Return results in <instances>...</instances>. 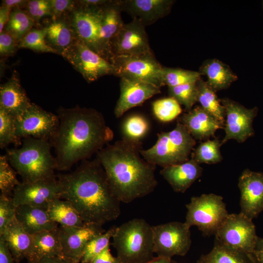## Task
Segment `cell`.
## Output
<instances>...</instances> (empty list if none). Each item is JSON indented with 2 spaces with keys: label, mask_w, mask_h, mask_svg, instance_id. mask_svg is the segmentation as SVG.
<instances>
[{
  "label": "cell",
  "mask_w": 263,
  "mask_h": 263,
  "mask_svg": "<svg viewBox=\"0 0 263 263\" xmlns=\"http://www.w3.org/2000/svg\"><path fill=\"white\" fill-rule=\"evenodd\" d=\"M57 113L59 124L49 141L55 149L58 170H67L89 159L113 138L103 115L94 109L60 108Z\"/></svg>",
  "instance_id": "6da1fadb"
},
{
  "label": "cell",
  "mask_w": 263,
  "mask_h": 263,
  "mask_svg": "<svg viewBox=\"0 0 263 263\" xmlns=\"http://www.w3.org/2000/svg\"><path fill=\"white\" fill-rule=\"evenodd\" d=\"M60 199L69 202L85 224H104L115 220L120 202L113 194L105 172L96 158L82 161L73 171L60 174Z\"/></svg>",
  "instance_id": "7a4b0ae2"
},
{
  "label": "cell",
  "mask_w": 263,
  "mask_h": 263,
  "mask_svg": "<svg viewBox=\"0 0 263 263\" xmlns=\"http://www.w3.org/2000/svg\"><path fill=\"white\" fill-rule=\"evenodd\" d=\"M142 142L123 138L96 153L110 188L120 202L129 203L153 192L158 185L156 166L140 153Z\"/></svg>",
  "instance_id": "3957f363"
},
{
  "label": "cell",
  "mask_w": 263,
  "mask_h": 263,
  "mask_svg": "<svg viewBox=\"0 0 263 263\" xmlns=\"http://www.w3.org/2000/svg\"><path fill=\"white\" fill-rule=\"evenodd\" d=\"M51 147L49 140L27 137L23 138L21 147L7 149L5 155L22 182H32L56 177Z\"/></svg>",
  "instance_id": "277c9868"
},
{
  "label": "cell",
  "mask_w": 263,
  "mask_h": 263,
  "mask_svg": "<svg viewBox=\"0 0 263 263\" xmlns=\"http://www.w3.org/2000/svg\"><path fill=\"white\" fill-rule=\"evenodd\" d=\"M112 238L122 263H145L154 258L152 227L143 219L134 218L115 227Z\"/></svg>",
  "instance_id": "5b68a950"
},
{
  "label": "cell",
  "mask_w": 263,
  "mask_h": 263,
  "mask_svg": "<svg viewBox=\"0 0 263 263\" xmlns=\"http://www.w3.org/2000/svg\"><path fill=\"white\" fill-rule=\"evenodd\" d=\"M195 144V139L178 121L172 130L158 133L155 144L148 149H142L140 153L149 162L163 168L189 160Z\"/></svg>",
  "instance_id": "8992f818"
},
{
  "label": "cell",
  "mask_w": 263,
  "mask_h": 263,
  "mask_svg": "<svg viewBox=\"0 0 263 263\" xmlns=\"http://www.w3.org/2000/svg\"><path fill=\"white\" fill-rule=\"evenodd\" d=\"M186 208L185 224L196 226L207 236L215 235L229 214L223 197L213 193L191 197Z\"/></svg>",
  "instance_id": "52a82bcc"
},
{
  "label": "cell",
  "mask_w": 263,
  "mask_h": 263,
  "mask_svg": "<svg viewBox=\"0 0 263 263\" xmlns=\"http://www.w3.org/2000/svg\"><path fill=\"white\" fill-rule=\"evenodd\" d=\"M215 241L252 254L258 237L252 219L240 212L229 214L215 235Z\"/></svg>",
  "instance_id": "ba28073f"
},
{
  "label": "cell",
  "mask_w": 263,
  "mask_h": 263,
  "mask_svg": "<svg viewBox=\"0 0 263 263\" xmlns=\"http://www.w3.org/2000/svg\"><path fill=\"white\" fill-rule=\"evenodd\" d=\"M111 62L115 67L116 76L149 83L160 88L164 86L163 66L152 52L140 56H114Z\"/></svg>",
  "instance_id": "9c48e42d"
},
{
  "label": "cell",
  "mask_w": 263,
  "mask_h": 263,
  "mask_svg": "<svg viewBox=\"0 0 263 263\" xmlns=\"http://www.w3.org/2000/svg\"><path fill=\"white\" fill-rule=\"evenodd\" d=\"M88 82L106 75H115V67L110 61L76 39L61 54Z\"/></svg>",
  "instance_id": "30bf717a"
},
{
  "label": "cell",
  "mask_w": 263,
  "mask_h": 263,
  "mask_svg": "<svg viewBox=\"0 0 263 263\" xmlns=\"http://www.w3.org/2000/svg\"><path fill=\"white\" fill-rule=\"evenodd\" d=\"M153 251L158 257L185 256L191 244L190 228L185 223L171 222L152 226Z\"/></svg>",
  "instance_id": "8fae6325"
},
{
  "label": "cell",
  "mask_w": 263,
  "mask_h": 263,
  "mask_svg": "<svg viewBox=\"0 0 263 263\" xmlns=\"http://www.w3.org/2000/svg\"><path fill=\"white\" fill-rule=\"evenodd\" d=\"M59 124L58 116L32 103L28 109L16 118L17 136L32 137L50 140Z\"/></svg>",
  "instance_id": "7c38bea8"
},
{
  "label": "cell",
  "mask_w": 263,
  "mask_h": 263,
  "mask_svg": "<svg viewBox=\"0 0 263 263\" xmlns=\"http://www.w3.org/2000/svg\"><path fill=\"white\" fill-rule=\"evenodd\" d=\"M110 51L112 59L114 56H140L152 52L145 26L141 21L133 19L124 23L111 40Z\"/></svg>",
  "instance_id": "4fadbf2b"
},
{
  "label": "cell",
  "mask_w": 263,
  "mask_h": 263,
  "mask_svg": "<svg viewBox=\"0 0 263 263\" xmlns=\"http://www.w3.org/2000/svg\"><path fill=\"white\" fill-rule=\"evenodd\" d=\"M61 187L55 177L32 182H21L14 189L12 200L17 207L27 205L48 208L49 204L60 198Z\"/></svg>",
  "instance_id": "5bb4252c"
},
{
  "label": "cell",
  "mask_w": 263,
  "mask_h": 263,
  "mask_svg": "<svg viewBox=\"0 0 263 263\" xmlns=\"http://www.w3.org/2000/svg\"><path fill=\"white\" fill-rule=\"evenodd\" d=\"M226 115L225 136L222 145L230 139L243 143L253 136V121L257 115L258 108L247 109L228 98L220 100Z\"/></svg>",
  "instance_id": "9a60e30c"
},
{
  "label": "cell",
  "mask_w": 263,
  "mask_h": 263,
  "mask_svg": "<svg viewBox=\"0 0 263 263\" xmlns=\"http://www.w3.org/2000/svg\"><path fill=\"white\" fill-rule=\"evenodd\" d=\"M105 8L92 9L78 5L70 12L69 17L76 39L101 56L99 38L101 17Z\"/></svg>",
  "instance_id": "2e32d148"
},
{
  "label": "cell",
  "mask_w": 263,
  "mask_h": 263,
  "mask_svg": "<svg viewBox=\"0 0 263 263\" xmlns=\"http://www.w3.org/2000/svg\"><path fill=\"white\" fill-rule=\"evenodd\" d=\"M58 228L63 257L74 263H80L89 242L105 232L102 226L95 224Z\"/></svg>",
  "instance_id": "e0dca14e"
},
{
  "label": "cell",
  "mask_w": 263,
  "mask_h": 263,
  "mask_svg": "<svg viewBox=\"0 0 263 263\" xmlns=\"http://www.w3.org/2000/svg\"><path fill=\"white\" fill-rule=\"evenodd\" d=\"M241 213L248 218H256L263 211V173L248 169L239 178Z\"/></svg>",
  "instance_id": "ac0fdd59"
},
{
  "label": "cell",
  "mask_w": 263,
  "mask_h": 263,
  "mask_svg": "<svg viewBox=\"0 0 263 263\" xmlns=\"http://www.w3.org/2000/svg\"><path fill=\"white\" fill-rule=\"evenodd\" d=\"M120 78V94L114 110L117 118L161 93V88L153 84L125 78Z\"/></svg>",
  "instance_id": "d6986e66"
},
{
  "label": "cell",
  "mask_w": 263,
  "mask_h": 263,
  "mask_svg": "<svg viewBox=\"0 0 263 263\" xmlns=\"http://www.w3.org/2000/svg\"><path fill=\"white\" fill-rule=\"evenodd\" d=\"M121 10L145 26L151 25L169 13L170 0H120Z\"/></svg>",
  "instance_id": "ffe728a7"
},
{
  "label": "cell",
  "mask_w": 263,
  "mask_h": 263,
  "mask_svg": "<svg viewBox=\"0 0 263 263\" xmlns=\"http://www.w3.org/2000/svg\"><path fill=\"white\" fill-rule=\"evenodd\" d=\"M31 102L22 87L18 73H13L8 81L0 86V109L15 118L21 116Z\"/></svg>",
  "instance_id": "44dd1931"
},
{
  "label": "cell",
  "mask_w": 263,
  "mask_h": 263,
  "mask_svg": "<svg viewBox=\"0 0 263 263\" xmlns=\"http://www.w3.org/2000/svg\"><path fill=\"white\" fill-rule=\"evenodd\" d=\"M197 140L207 139L214 136L216 131L223 124L201 106H197L183 113L178 120Z\"/></svg>",
  "instance_id": "7402d4cb"
},
{
  "label": "cell",
  "mask_w": 263,
  "mask_h": 263,
  "mask_svg": "<svg viewBox=\"0 0 263 263\" xmlns=\"http://www.w3.org/2000/svg\"><path fill=\"white\" fill-rule=\"evenodd\" d=\"M120 0H113L102 12L99 43L102 57L111 62L110 43L124 23L122 19Z\"/></svg>",
  "instance_id": "603a6c76"
},
{
  "label": "cell",
  "mask_w": 263,
  "mask_h": 263,
  "mask_svg": "<svg viewBox=\"0 0 263 263\" xmlns=\"http://www.w3.org/2000/svg\"><path fill=\"white\" fill-rule=\"evenodd\" d=\"M203 169L194 159L163 168L161 175L177 192H185L202 174Z\"/></svg>",
  "instance_id": "cb8c5ba5"
},
{
  "label": "cell",
  "mask_w": 263,
  "mask_h": 263,
  "mask_svg": "<svg viewBox=\"0 0 263 263\" xmlns=\"http://www.w3.org/2000/svg\"><path fill=\"white\" fill-rule=\"evenodd\" d=\"M53 257H63L58 227L32 235L26 259L28 263H37L44 258Z\"/></svg>",
  "instance_id": "d4e9b609"
},
{
  "label": "cell",
  "mask_w": 263,
  "mask_h": 263,
  "mask_svg": "<svg viewBox=\"0 0 263 263\" xmlns=\"http://www.w3.org/2000/svg\"><path fill=\"white\" fill-rule=\"evenodd\" d=\"M15 218L31 235L55 229L58 225L51 220L47 208L27 205L16 207Z\"/></svg>",
  "instance_id": "484cf974"
},
{
  "label": "cell",
  "mask_w": 263,
  "mask_h": 263,
  "mask_svg": "<svg viewBox=\"0 0 263 263\" xmlns=\"http://www.w3.org/2000/svg\"><path fill=\"white\" fill-rule=\"evenodd\" d=\"M0 238L6 242L16 263L26 259L31 245L32 235L24 230L16 218L8 225Z\"/></svg>",
  "instance_id": "4316f807"
},
{
  "label": "cell",
  "mask_w": 263,
  "mask_h": 263,
  "mask_svg": "<svg viewBox=\"0 0 263 263\" xmlns=\"http://www.w3.org/2000/svg\"><path fill=\"white\" fill-rule=\"evenodd\" d=\"M200 71L201 75L207 76V84L215 92L228 88L238 79L228 65L216 59L206 60Z\"/></svg>",
  "instance_id": "83f0119b"
},
{
  "label": "cell",
  "mask_w": 263,
  "mask_h": 263,
  "mask_svg": "<svg viewBox=\"0 0 263 263\" xmlns=\"http://www.w3.org/2000/svg\"><path fill=\"white\" fill-rule=\"evenodd\" d=\"M45 28L46 43L58 54L61 55L76 39L69 17L53 20Z\"/></svg>",
  "instance_id": "f1b7e54d"
},
{
  "label": "cell",
  "mask_w": 263,
  "mask_h": 263,
  "mask_svg": "<svg viewBox=\"0 0 263 263\" xmlns=\"http://www.w3.org/2000/svg\"><path fill=\"white\" fill-rule=\"evenodd\" d=\"M197 263H256L252 254L239 251L216 241L211 251L202 255Z\"/></svg>",
  "instance_id": "f546056e"
},
{
  "label": "cell",
  "mask_w": 263,
  "mask_h": 263,
  "mask_svg": "<svg viewBox=\"0 0 263 263\" xmlns=\"http://www.w3.org/2000/svg\"><path fill=\"white\" fill-rule=\"evenodd\" d=\"M47 212L50 219L63 227H80L84 225L80 215L68 201L56 198L49 205Z\"/></svg>",
  "instance_id": "4dcf8cb0"
},
{
  "label": "cell",
  "mask_w": 263,
  "mask_h": 263,
  "mask_svg": "<svg viewBox=\"0 0 263 263\" xmlns=\"http://www.w3.org/2000/svg\"><path fill=\"white\" fill-rule=\"evenodd\" d=\"M197 101L201 107L224 125L225 110L215 92L201 78L197 82Z\"/></svg>",
  "instance_id": "1f68e13d"
},
{
  "label": "cell",
  "mask_w": 263,
  "mask_h": 263,
  "mask_svg": "<svg viewBox=\"0 0 263 263\" xmlns=\"http://www.w3.org/2000/svg\"><path fill=\"white\" fill-rule=\"evenodd\" d=\"M34 24V21L25 11L15 8L12 10L9 19L3 30L10 34L19 43L33 28Z\"/></svg>",
  "instance_id": "d6a6232c"
},
{
  "label": "cell",
  "mask_w": 263,
  "mask_h": 263,
  "mask_svg": "<svg viewBox=\"0 0 263 263\" xmlns=\"http://www.w3.org/2000/svg\"><path fill=\"white\" fill-rule=\"evenodd\" d=\"M149 130V123L144 117L138 114L130 116L122 124L123 138L131 141L141 142Z\"/></svg>",
  "instance_id": "836d02e7"
},
{
  "label": "cell",
  "mask_w": 263,
  "mask_h": 263,
  "mask_svg": "<svg viewBox=\"0 0 263 263\" xmlns=\"http://www.w3.org/2000/svg\"><path fill=\"white\" fill-rule=\"evenodd\" d=\"M222 145L219 139L207 140L201 143L195 150L192 156L198 164H216L222 160L220 148Z\"/></svg>",
  "instance_id": "e575fe53"
},
{
  "label": "cell",
  "mask_w": 263,
  "mask_h": 263,
  "mask_svg": "<svg viewBox=\"0 0 263 263\" xmlns=\"http://www.w3.org/2000/svg\"><path fill=\"white\" fill-rule=\"evenodd\" d=\"M200 72L179 68L163 67V84L168 87L197 82L201 78Z\"/></svg>",
  "instance_id": "d590c367"
},
{
  "label": "cell",
  "mask_w": 263,
  "mask_h": 263,
  "mask_svg": "<svg viewBox=\"0 0 263 263\" xmlns=\"http://www.w3.org/2000/svg\"><path fill=\"white\" fill-rule=\"evenodd\" d=\"M46 29L32 28L18 43V48H26L37 52L57 54L45 40Z\"/></svg>",
  "instance_id": "8d00e7d4"
},
{
  "label": "cell",
  "mask_w": 263,
  "mask_h": 263,
  "mask_svg": "<svg viewBox=\"0 0 263 263\" xmlns=\"http://www.w3.org/2000/svg\"><path fill=\"white\" fill-rule=\"evenodd\" d=\"M11 144L16 147L21 144V139L17 135L16 118L0 109V148H5Z\"/></svg>",
  "instance_id": "74e56055"
},
{
  "label": "cell",
  "mask_w": 263,
  "mask_h": 263,
  "mask_svg": "<svg viewBox=\"0 0 263 263\" xmlns=\"http://www.w3.org/2000/svg\"><path fill=\"white\" fill-rule=\"evenodd\" d=\"M152 109L155 117L164 122L173 120L182 113L179 103L170 96L154 101Z\"/></svg>",
  "instance_id": "f35d334b"
},
{
  "label": "cell",
  "mask_w": 263,
  "mask_h": 263,
  "mask_svg": "<svg viewBox=\"0 0 263 263\" xmlns=\"http://www.w3.org/2000/svg\"><path fill=\"white\" fill-rule=\"evenodd\" d=\"M170 97L174 98L185 109L189 111L197 101L198 88L197 82L189 83L169 87Z\"/></svg>",
  "instance_id": "ab89813d"
},
{
  "label": "cell",
  "mask_w": 263,
  "mask_h": 263,
  "mask_svg": "<svg viewBox=\"0 0 263 263\" xmlns=\"http://www.w3.org/2000/svg\"><path fill=\"white\" fill-rule=\"evenodd\" d=\"M17 172L10 165L6 155L0 156V194L12 197L15 188L20 184L17 178Z\"/></svg>",
  "instance_id": "60d3db41"
},
{
  "label": "cell",
  "mask_w": 263,
  "mask_h": 263,
  "mask_svg": "<svg viewBox=\"0 0 263 263\" xmlns=\"http://www.w3.org/2000/svg\"><path fill=\"white\" fill-rule=\"evenodd\" d=\"M115 227L99 234L87 244L80 263H91L94 258L110 245V240L113 234Z\"/></svg>",
  "instance_id": "b9f144b4"
},
{
  "label": "cell",
  "mask_w": 263,
  "mask_h": 263,
  "mask_svg": "<svg viewBox=\"0 0 263 263\" xmlns=\"http://www.w3.org/2000/svg\"><path fill=\"white\" fill-rule=\"evenodd\" d=\"M16 207L12 197L0 196V236L4 232L8 225L15 219Z\"/></svg>",
  "instance_id": "7bdbcfd3"
},
{
  "label": "cell",
  "mask_w": 263,
  "mask_h": 263,
  "mask_svg": "<svg viewBox=\"0 0 263 263\" xmlns=\"http://www.w3.org/2000/svg\"><path fill=\"white\" fill-rule=\"evenodd\" d=\"M25 7V11L35 22L46 16L52 17L49 0H28Z\"/></svg>",
  "instance_id": "ee69618b"
},
{
  "label": "cell",
  "mask_w": 263,
  "mask_h": 263,
  "mask_svg": "<svg viewBox=\"0 0 263 263\" xmlns=\"http://www.w3.org/2000/svg\"><path fill=\"white\" fill-rule=\"evenodd\" d=\"M53 20L60 18L64 14L71 12L75 8V2L71 0H49Z\"/></svg>",
  "instance_id": "f6af8a7d"
},
{
  "label": "cell",
  "mask_w": 263,
  "mask_h": 263,
  "mask_svg": "<svg viewBox=\"0 0 263 263\" xmlns=\"http://www.w3.org/2000/svg\"><path fill=\"white\" fill-rule=\"evenodd\" d=\"M18 48V42L8 33H0V55L2 56L13 55Z\"/></svg>",
  "instance_id": "bcb514c9"
},
{
  "label": "cell",
  "mask_w": 263,
  "mask_h": 263,
  "mask_svg": "<svg viewBox=\"0 0 263 263\" xmlns=\"http://www.w3.org/2000/svg\"><path fill=\"white\" fill-rule=\"evenodd\" d=\"M91 263H122L119 259L111 253L110 245L96 256Z\"/></svg>",
  "instance_id": "7dc6e473"
},
{
  "label": "cell",
  "mask_w": 263,
  "mask_h": 263,
  "mask_svg": "<svg viewBox=\"0 0 263 263\" xmlns=\"http://www.w3.org/2000/svg\"><path fill=\"white\" fill-rule=\"evenodd\" d=\"M113 0H82L77 1L79 6L83 7L99 9L106 7L112 2Z\"/></svg>",
  "instance_id": "c3c4849f"
},
{
  "label": "cell",
  "mask_w": 263,
  "mask_h": 263,
  "mask_svg": "<svg viewBox=\"0 0 263 263\" xmlns=\"http://www.w3.org/2000/svg\"><path fill=\"white\" fill-rule=\"evenodd\" d=\"M14 262L6 242L0 238V263H14Z\"/></svg>",
  "instance_id": "681fc988"
},
{
  "label": "cell",
  "mask_w": 263,
  "mask_h": 263,
  "mask_svg": "<svg viewBox=\"0 0 263 263\" xmlns=\"http://www.w3.org/2000/svg\"><path fill=\"white\" fill-rule=\"evenodd\" d=\"M252 255L256 263H263V238L258 237Z\"/></svg>",
  "instance_id": "f907efd6"
},
{
  "label": "cell",
  "mask_w": 263,
  "mask_h": 263,
  "mask_svg": "<svg viewBox=\"0 0 263 263\" xmlns=\"http://www.w3.org/2000/svg\"><path fill=\"white\" fill-rule=\"evenodd\" d=\"M12 9L3 6L0 7V33L2 32L8 22Z\"/></svg>",
  "instance_id": "816d5d0a"
},
{
  "label": "cell",
  "mask_w": 263,
  "mask_h": 263,
  "mask_svg": "<svg viewBox=\"0 0 263 263\" xmlns=\"http://www.w3.org/2000/svg\"><path fill=\"white\" fill-rule=\"evenodd\" d=\"M28 0H3L1 1V5L9 7L11 9L15 8H21L25 7Z\"/></svg>",
  "instance_id": "f5cc1de1"
},
{
  "label": "cell",
  "mask_w": 263,
  "mask_h": 263,
  "mask_svg": "<svg viewBox=\"0 0 263 263\" xmlns=\"http://www.w3.org/2000/svg\"><path fill=\"white\" fill-rule=\"evenodd\" d=\"M37 263H74L63 257L44 258Z\"/></svg>",
  "instance_id": "db71d44e"
},
{
  "label": "cell",
  "mask_w": 263,
  "mask_h": 263,
  "mask_svg": "<svg viewBox=\"0 0 263 263\" xmlns=\"http://www.w3.org/2000/svg\"><path fill=\"white\" fill-rule=\"evenodd\" d=\"M145 263H177L171 258L156 257L153 259Z\"/></svg>",
  "instance_id": "11a10c76"
}]
</instances>
